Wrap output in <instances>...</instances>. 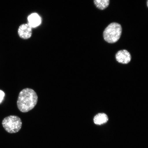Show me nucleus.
<instances>
[{
  "label": "nucleus",
  "mask_w": 148,
  "mask_h": 148,
  "mask_svg": "<svg viewBox=\"0 0 148 148\" xmlns=\"http://www.w3.org/2000/svg\"><path fill=\"white\" fill-rule=\"evenodd\" d=\"M38 96L32 89L25 88L20 92L17 101L18 110L23 112H27L34 108L38 101Z\"/></svg>",
  "instance_id": "1"
},
{
  "label": "nucleus",
  "mask_w": 148,
  "mask_h": 148,
  "mask_svg": "<svg viewBox=\"0 0 148 148\" xmlns=\"http://www.w3.org/2000/svg\"><path fill=\"white\" fill-rule=\"evenodd\" d=\"M122 31V27L119 24L115 23H111L103 31V38L108 43H115L119 39Z\"/></svg>",
  "instance_id": "2"
},
{
  "label": "nucleus",
  "mask_w": 148,
  "mask_h": 148,
  "mask_svg": "<svg viewBox=\"0 0 148 148\" xmlns=\"http://www.w3.org/2000/svg\"><path fill=\"white\" fill-rule=\"evenodd\" d=\"M2 124L7 132L10 134H15L21 129L22 122L18 116L11 115L4 118L2 122Z\"/></svg>",
  "instance_id": "3"
},
{
  "label": "nucleus",
  "mask_w": 148,
  "mask_h": 148,
  "mask_svg": "<svg viewBox=\"0 0 148 148\" xmlns=\"http://www.w3.org/2000/svg\"><path fill=\"white\" fill-rule=\"evenodd\" d=\"M18 34L20 38L23 39H28L32 35V27L28 23H24L18 28Z\"/></svg>",
  "instance_id": "4"
},
{
  "label": "nucleus",
  "mask_w": 148,
  "mask_h": 148,
  "mask_svg": "<svg viewBox=\"0 0 148 148\" xmlns=\"http://www.w3.org/2000/svg\"><path fill=\"white\" fill-rule=\"evenodd\" d=\"M116 61L120 63L126 64L129 63L131 60L130 53L126 50L124 49L118 52L116 55Z\"/></svg>",
  "instance_id": "5"
},
{
  "label": "nucleus",
  "mask_w": 148,
  "mask_h": 148,
  "mask_svg": "<svg viewBox=\"0 0 148 148\" xmlns=\"http://www.w3.org/2000/svg\"><path fill=\"white\" fill-rule=\"evenodd\" d=\"M27 19L28 21V23H27L32 28L38 27L41 23V18L36 13L29 15Z\"/></svg>",
  "instance_id": "6"
},
{
  "label": "nucleus",
  "mask_w": 148,
  "mask_h": 148,
  "mask_svg": "<svg viewBox=\"0 0 148 148\" xmlns=\"http://www.w3.org/2000/svg\"><path fill=\"white\" fill-rule=\"evenodd\" d=\"M108 116L104 113H99L94 116L93 121L95 124L101 125L104 124L108 121Z\"/></svg>",
  "instance_id": "7"
},
{
  "label": "nucleus",
  "mask_w": 148,
  "mask_h": 148,
  "mask_svg": "<svg viewBox=\"0 0 148 148\" xmlns=\"http://www.w3.org/2000/svg\"><path fill=\"white\" fill-rule=\"evenodd\" d=\"M94 3L98 9L104 10L108 6L110 0H94Z\"/></svg>",
  "instance_id": "8"
},
{
  "label": "nucleus",
  "mask_w": 148,
  "mask_h": 148,
  "mask_svg": "<svg viewBox=\"0 0 148 148\" xmlns=\"http://www.w3.org/2000/svg\"><path fill=\"white\" fill-rule=\"evenodd\" d=\"M5 96L4 92L3 90H0V104L2 102Z\"/></svg>",
  "instance_id": "9"
}]
</instances>
